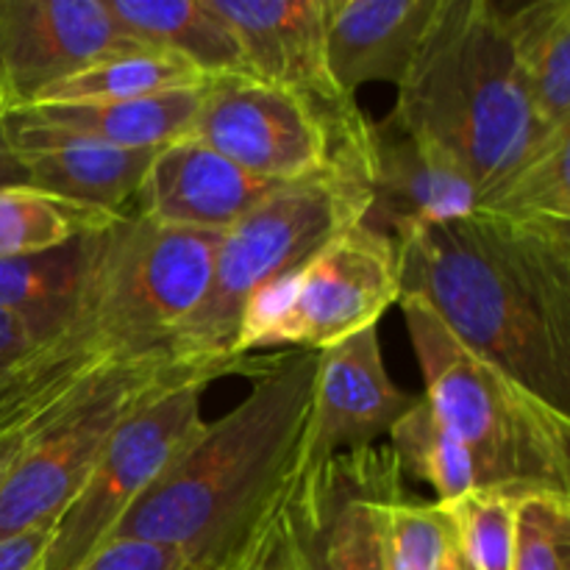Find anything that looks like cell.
Wrapping results in <instances>:
<instances>
[{
	"label": "cell",
	"instance_id": "obj_22",
	"mask_svg": "<svg viewBox=\"0 0 570 570\" xmlns=\"http://www.w3.org/2000/svg\"><path fill=\"white\" fill-rule=\"evenodd\" d=\"M206 81H209V76H204L198 67L189 65L181 56L142 45V48L111 56V59L87 67L78 76L56 83L33 106L111 104V100L154 98V95L198 89Z\"/></svg>",
	"mask_w": 570,
	"mask_h": 570
},
{
	"label": "cell",
	"instance_id": "obj_4",
	"mask_svg": "<svg viewBox=\"0 0 570 570\" xmlns=\"http://www.w3.org/2000/svg\"><path fill=\"white\" fill-rule=\"evenodd\" d=\"M387 117L454 156L479 198L551 134L529 106L495 0L440 3Z\"/></svg>",
	"mask_w": 570,
	"mask_h": 570
},
{
	"label": "cell",
	"instance_id": "obj_6",
	"mask_svg": "<svg viewBox=\"0 0 570 570\" xmlns=\"http://www.w3.org/2000/svg\"><path fill=\"white\" fill-rule=\"evenodd\" d=\"M367 209L365 167L354 161L337 159L315 176L278 184L220 237L209 293L176 332L170 354L245 376L254 356L234 351L245 306L262 289L298 271L345 228L365 220Z\"/></svg>",
	"mask_w": 570,
	"mask_h": 570
},
{
	"label": "cell",
	"instance_id": "obj_10",
	"mask_svg": "<svg viewBox=\"0 0 570 570\" xmlns=\"http://www.w3.org/2000/svg\"><path fill=\"white\" fill-rule=\"evenodd\" d=\"M228 22L245 67L259 81L298 95L326 120L340 159L367 167L371 120L328 70L326 0H209Z\"/></svg>",
	"mask_w": 570,
	"mask_h": 570
},
{
	"label": "cell",
	"instance_id": "obj_34",
	"mask_svg": "<svg viewBox=\"0 0 570 570\" xmlns=\"http://www.w3.org/2000/svg\"><path fill=\"white\" fill-rule=\"evenodd\" d=\"M6 184H26V178H22V167L17 161L14 150H11L6 120L0 117V187H6Z\"/></svg>",
	"mask_w": 570,
	"mask_h": 570
},
{
	"label": "cell",
	"instance_id": "obj_14",
	"mask_svg": "<svg viewBox=\"0 0 570 570\" xmlns=\"http://www.w3.org/2000/svg\"><path fill=\"white\" fill-rule=\"evenodd\" d=\"M415 401V395L395 387L384 371L376 326L332 348L317 351L304 445L306 476L321 471L343 451L376 445L412 410Z\"/></svg>",
	"mask_w": 570,
	"mask_h": 570
},
{
	"label": "cell",
	"instance_id": "obj_28",
	"mask_svg": "<svg viewBox=\"0 0 570 570\" xmlns=\"http://www.w3.org/2000/svg\"><path fill=\"white\" fill-rule=\"evenodd\" d=\"M454 546L451 518L440 501L412 499L410 493L393 501L384 521V562L387 570H440Z\"/></svg>",
	"mask_w": 570,
	"mask_h": 570
},
{
	"label": "cell",
	"instance_id": "obj_23",
	"mask_svg": "<svg viewBox=\"0 0 570 570\" xmlns=\"http://www.w3.org/2000/svg\"><path fill=\"white\" fill-rule=\"evenodd\" d=\"M92 234L45 254L0 259V312L26 317L39 328L42 340L50 337L81 287L92 254Z\"/></svg>",
	"mask_w": 570,
	"mask_h": 570
},
{
	"label": "cell",
	"instance_id": "obj_32",
	"mask_svg": "<svg viewBox=\"0 0 570 570\" xmlns=\"http://www.w3.org/2000/svg\"><path fill=\"white\" fill-rule=\"evenodd\" d=\"M53 527L56 521H50L17 534V538L0 540V570H42Z\"/></svg>",
	"mask_w": 570,
	"mask_h": 570
},
{
	"label": "cell",
	"instance_id": "obj_2",
	"mask_svg": "<svg viewBox=\"0 0 570 570\" xmlns=\"http://www.w3.org/2000/svg\"><path fill=\"white\" fill-rule=\"evenodd\" d=\"M401 295L570 415V228L473 209L395 234Z\"/></svg>",
	"mask_w": 570,
	"mask_h": 570
},
{
	"label": "cell",
	"instance_id": "obj_27",
	"mask_svg": "<svg viewBox=\"0 0 570 570\" xmlns=\"http://www.w3.org/2000/svg\"><path fill=\"white\" fill-rule=\"evenodd\" d=\"M454 529V551L473 570H512L518 501L471 490L443 504Z\"/></svg>",
	"mask_w": 570,
	"mask_h": 570
},
{
	"label": "cell",
	"instance_id": "obj_24",
	"mask_svg": "<svg viewBox=\"0 0 570 570\" xmlns=\"http://www.w3.org/2000/svg\"><path fill=\"white\" fill-rule=\"evenodd\" d=\"M476 209L532 226L570 228V128L546 134L515 170L479 198Z\"/></svg>",
	"mask_w": 570,
	"mask_h": 570
},
{
	"label": "cell",
	"instance_id": "obj_25",
	"mask_svg": "<svg viewBox=\"0 0 570 570\" xmlns=\"http://www.w3.org/2000/svg\"><path fill=\"white\" fill-rule=\"evenodd\" d=\"M120 215L59 198L31 184L0 187V259L45 254L111 226Z\"/></svg>",
	"mask_w": 570,
	"mask_h": 570
},
{
	"label": "cell",
	"instance_id": "obj_33",
	"mask_svg": "<svg viewBox=\"0 0 570 570\" xmlns=\"http://www.w3.org/2000/svg\"><path fill=\"white\" fill-rule=\"evenodd\" d=\"M42 340L39 328L20 315L0 312V379Z\"/></svg>",
	"mask_w": 570,
	"mask_h": 570
},
{
	"label": "cell",
	"instance_id": "obj_13",
	"mask_svg": "<svg viewBox=\"0 0 570 570\" xmlns=\"http://www.w3.org/2000/svg\"><path fill=\"white\" fill-rule=\"evenodd\" d=\"M142 48L106 0H0V117L111 56Z\"/></svg>",
	"mask_w": 570,
	"mask_h": 570
},
{
	"label": "cell",
	"instance_id": "obj_36",
	"mask_svg": "<svg viewBox=\"0 0 570 570\" xmlns=\"http://www.w3.org/2000/svg\"><path fill=\"white\" fill-rule=\"evenodd\" d=\"M440 570H460V566H456V557H454V546H451L449 557H445L443 566H440Z\"/></svg>",
	"mask_w": 570,
	"mask_h": 570
},
{
	"label": "cell",
	"instance_id": "obj_26",
	"mask_svg": "<svg viewBox=\"0 0 570 570\" xmlns=\"http://www.w3.org/2000/svg\"><path fill=\"white\" fill-rule=\"evenodd\" d=\"M390 449L399 460L401 473L421 479L438 493L440 504L476 490L471 454L456 434L438 417L429 401L417 399L412 410L390 429Z\"/></svg>",
	"mask_w": 570,
	"mask_h": 570
},
{
	"label": "cell",
	"instance_id": "obj_19",
	"mask_svg": "<svg viewBox=\"0 0 570 570\" xmlns=\"http://www.w3.org/2000/svg\"><path fill=\"white\" fill-rule=\"evenodd\" d=\"M204 87L154 95V98L111 100V104L31 106L9 117H20L33 126L56 128L72 137L111 145V148L159 150L176 139L189 137Z\"/></svg>",
	"mask_w": 570,
	"mask_h": 570
},
{
	"label": "cell",
	"instance_id": "obj_1",
	"mask_svg": "<svg viewBox=\"0 0 570 570\" xmlns=\"http://www.w3.org/2000/svg\"><path fill=\"white\" fill-rule=\"evenodd\" d=\"M315 351L250 362V390L206 423L122 518L109 543L142 540L200 566H232L287 549L304 488Z\"/></svg>",
	"mask_w": 570,
	"mask_h": 570
},
{
	"label": "cell",
	"instance_id": "obj_9",
	"mask_svg": "<svg viewBox=\"0 0 570 570\" xmlns=\"http://www.w3.org/2000/svg\"><path fill=\"white\" fill-rule=\"evenodd\" d=\"M212 382L217 379H187L111 434L100 460L56 518L42 570H81L109 546L145 490L206 426L200 399Z\"/></svg>",
	"mask_w": 570,
	"mask_h": 570
},
{
	"label": "cell",
	"instance_id": "obj_11",
	"mask_svg": "<svg viewBox=\"0 0 570 570\" xmlns=\"http://www.w3.org/2000/svg\"><path fill=\"white\" fill-rule=\"evenodd\" d=\"M189 137L276 184L309 178L340 159L326 120L306 100L254 76L209 78Z\"/></svg>",
	"mask_w": 570,
	"mask_h": 570
},
{
	"label": "cell",
	"instance_id": "obj_12",
	"mask_svg": "<svg viewBox=\"0 0 570 570\" xmlns=\"http://www.w3.org/2000/svg\"><path fill=\"white\" fill-rule=\"evenodd\" d=\"M404 493L390 443L343 451L304 476L295 504L301 570H387L384 521Z\"/></svg>",
	"mask_w": 570,
	"mask_h": 570
},
{
	"label": "cell",
	"instance_id": "obj_20",
	"mask_svg": "<svg viewBox=\"0 0 570 570\" xmlns=\"http://www.w3.org/2000/svg\"><path fill=\"white\" fill-rule=\"evenodd\" d=\"M499 11L538 122L570 128V0L499 3Z\"/></svg>",
	"mask_w": 570,
	"mask_h": 570
},
{
	"label": "cell",
	"instance_id": "obj_17",
	"mask_svg": "<svg viewBox=\"0 0 570 570\" xmlns=\"http://www.w3.org/2000/svg\"><path fill=\"white\" fill-rule=\"evenodd\" d=\"M11 150L31 187L95 209L126 215L156 150H126L56 128L3 117Z\"/></svg>",
	"mask_w": 570,
	"mask_h": 570
},
{
	"label": "cell",
	"instance_id": "obj_8",
	"mask_svg": "<svg viewBox=\"0 0 570 570\" xmlns=\"http://www.w3.org/2000/svg\"><path fill=\"white\" fill-rule=\"evenodd\" d=\"M399 298V245L360 220L245 306L234 351L237 356L276 348L317 354L376 326Z\"/></svg>",
	"mask_w": 570,
	"mask_h": 570
},
{
	"label": "cell",
	"instance_id": "obj_35",
	"mask_svg": "<svg viewBox=\"0 0 570 570\" xmlns=\"http://www.w3.org/2000/svg\"><path fill=\"white\" fill-rule=\"evenodd\" d=\"M265 570H301V566H298V554H287V557H282V560L278 562H273V566H267Z\"/></svg>",
	"mask_w": 570,
	"mask_h": 570
},
{
	"label": "cell",
	"instance_id": "obj_15",
	"mask_svg": "<svg viewBox=\"0 0 570 570\" xmlns=\"http://www.w3.org/2000/svg\"><path fill=\"white\" fill-rule=\"evenodd\" d=\"M365 223L390 237L423 223H443L476 209L479 187L440 145L406 131L390 117L367 134Z\"/></svg>",
	"mask_w": 570,
	"mask_h": 570
},
{
	"label": "cell",
	"instance_id": "obj_29",
	"mask_svg": "<svg viewBox=\"0 0 570 570\" xmlns=\"http://www.w3.org/2000/svg\"><path fill=\"white\" fill-rule=\"evenodd\" d=\"M512 570H570L568 495H532L518 501Z\"/></svg>",
	"mask_w": 570,
	"mask_h": 570
},
{
	"label": "cell",
	"instance_id": "obj_37",
	"mask_svg": "<svg viewBox=\"0 0 570 570\" xmlns=\"http://www.w3.org/2000/svg\"><path fill=\"white\" fill-rule=\"evenodd\" d=\"M454 557H456V566H460V570H473L471 566H468V562H465V560H462V557H460V554H456V551H454Z\"/></svg>",
	"mask_w": 570,
	"mask_h": 570
},
{
	"label": "cell",
	"instance_id": "obj_16",
	"mask_svg": "<svg viewBox=\"0 0 570 570\" xmlns=\"http://www.w3.org/2000/svg\"><path fill=\"white\" fill-rule=\"evenodd\" d=\"M276 187L200 139L184 137L156 150L128 212L156 226L226 234Z\"/></svg>",
	"mask_w": 570,
	"mask_h": 570
},
{
	"label": "cell",
	"instance_id": "obj_21",
	"mask_svg": "<svg viewBox=\"0 0 570 570\" xmlns=\"http://www.w3.org/2000/svg\"><path fill=\"white\" fill-rule=\"evenodd\" d=\"M106 9L128 37L181 56L204 76H250L237 37L209 0H106Z\"/></svg>",
	"mask_w": 570,
	"mask_h": 570
},
{
	"label": "cell",
	"instance_id": "obj_5",
	"mask_svg": "<svg viewBox=\"0 0 570 570\" xmlns=\"http://www.w3.org/2000/svg\"><path fill=\"white\" fill-rule=\"evenodd\" d=\"M399 304L423 373V399L471 454L476 490L515 501L570 499V415L465 348L426 301L401 295Z\"/></svg>",
	"mask_w": 570,
	"mask_h": 570
},
{
	"label": "cell",
	"instance_id": "obj_18",
	"mask_svg": "<svg viewBox=\"0 0 570 570\" xmlns=\"http://www.w3.org/2000/svg\"><path fill=\"white\" fill-rule=\"evenodd\" d=\"M443 0H326V56L340 89L401 87Z\"/></svg>",
	"mask_w": 570,
	"mask_h": 570
},
{
	"label": "cell",
	"instance_id": "obj_30",
	"mask_svg": "<svg viewBox=\"0 0 570 570\" xmlns=\"http://www.w3.org/2000/svg\"><path fill=\"white\" fill-rule=\"evenodd\" d=\"M293 551L295 543L276 551V554L256 557V560L232 562V566H200V562H189L187 557L165 549V546L142 543V540H115L106 549H100L81 570H265Z\"/></svg>",
	"mask_w": 570,
	"mask_h": 570
},
{
	"label": "cell",
	"instance_id": "obj_3",
	"mask_svg": "<svg viewBox=\"0 0 570 570\" xmlns=\"http://www.w3.org/2000/svg\"><path fill=\"white\" fill-rule=\"evenodd\" d=\"M220 237L156 226L131 212L95 232L87 273L61 326L0 379V415L170 351L209 293Z\"/></svg>",
	"mask_w": 570,
	"mask_h": 570
},
{
	"label": "cell",
	"instance_id": "obj_7",
	"mask_svg": "<svg viewBox=\"0 0 570 570\" xmlns=\"http://www.w3.org/2000/svg\"><path fill=\"white\" fill-rule=\"evenodd\" d=\"M223 365H198L170 351L100 373L28 443L0 484V540L56 521L104 454L111 434L142 406L195 376H228Z\"/></svg>",
	"mask_w": 570,
	"mask_h": 570
},
{
	"label": "cell",
	"instance_id": "obj_31",
	"mask_svg": "<svg viewBox=\"0 0 570 570\" xmlns=\"http://www.w3.org/2000/svg\"><path fill=\"white\" fill-rule=\"evenodd\" d=\"M100 373L92 379V382H98ZM92 382L81 384V387L70 390V393L53 395V399L45 401V404L17 406V410H9L0 415V484H3V479L9 476V471L14 468V462L20 460L22 451L28 449V443H31V440L37 438V434L42 432V429L48 426L61 410H65V406H70L72 401L78 399V393L87 390Z\"/></svg>",
	"mask_w": 570,
	"mask_h": 570
}]
</instances>
